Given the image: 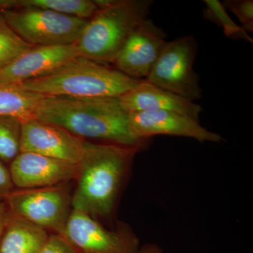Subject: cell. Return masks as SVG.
<instances>
[{
	"instance_id": "obj_17",
	"label": "cell",
	"mask_w": 253,
	"mask_h": 253,
	"mask_svg": "<svg viewBox=\"0 0 253 253\" xmlns=\"http://www.w3.org/2000/svg\"><path fill=\"white\" fill-rule=\"evenodd\" d=\"M20 5L49 9L85 20L92 17L99 10L95 1L91 0H20Z\"/></svg>"
},
{
	"instance_id": "obj_21",
	"label": "cell",
	"mask_w": 253,
	"mask_h": 253,
	"mask_svg": "<svg viewBox=\"0 0 253 253\" xmlns=\"http://www.w3.org/2000/svg\"><path fill=\"white\" fill-rule=\"evenodd\" d=\"M222 4L235 15L241 22V27L246 33H253V0H226Z\"/></svg>"
},
{
	"instance_id": "obj_24",
	"label": "cell",
	"mask_w": 253,
	"mask_h": 253,
	"mask_svg": "<svg viewBox=\"0 0 253 253\" xmlns=\"http://www.w3.org/2000/svg\"><path fill=\"white\" fill-rule=\"evenodd\" d=\"M8 216H9V211L6 208V205L4 202H0V238L2 234Z\"/></svg>"
},
{
	"instance_id": "obj_4",
	"label": "cell",
	"mask_w": 253,
	"mask_h": 253,
	"mask_svg": "<svg viewBox=\"0 0 253 253\" xmlns=\"http://www.w3.org/2000/svg\"><path fill=\"white\" fill-rule=\"evenodd\" d=\"M151 0H111L88 20L76 42L79 56L101 64L114 63L132 31L148 18Z\"/></svg>"
},
{
	"instance_id": "obj_5",
	"label": "cell",
	"mask_w": 253,
	"mask_h": 253,
	"mask_svg": "<svg viewBox=\"0 0 253 253\" xmlns=\"http://www.w3.org/2000/svg\"><path fill=\"white\" fill-rule=\"evenodd\" d=\"M1 14L13 31L33 46L74 44L88 21L33 6L4 10Z\"/></svg>"
},
{
	"instance_id": "obj_6",
	"label": "cell",
	"mask_w": 253,
	"mask_h": 253,
	"mask_svg": "<svg viewBox=\"0 0 253 253\" xmlns=\"http://www.w3.org/2000/svg\"><path fill=\"white\" fill-rule=\"evenodd\" d=\"M9 214L61 234L73 211L72 196L63 184L13 190L4 201Z\"/></svg>"
},
{
	"instance_id": "obj_10",
	"label": "cell",
	"mask_w": 253,
	"mask_h": 253,
	"mask_svg": "<svg viewBox=\"0 0 253 253\" xmlns=\"http://www.w3.org/2000/svg\"><path fill=\"white\" fill-rule=\"evenodd\" d=\"M167 42L162 28L146 18L131 33L113 63L126 76L145 81Z\"/></svg>"
},
{
	"instance_id": "obj_11",
	"label": "cell",
	"mask_w": 253,
	"mask_h": 253,
	"mask_svg": "<svg viewBox=\"0 0 253 253\" xmlns=\"http://www.w3.org/2000/svg\"><path fill=\"white\" fill-rule=\"evenodd\" d=\"M129 130L139 142L156 135L184 136L200 142H219L223 138L208 130L199 121L174 111H158L129 113Z\"/></svg>"
},
{
	"instance_id": "obj_12",
	"label": "cell",
	"mask_w": 253,
	"mask_h": 253,
	"mask_svg": "<svg viewBox=\"0 0 253 253\" xmlns=\"http://www.w3.org/2000/svg\"><path fill=\"white\" fill-rule=\"evenodd\" d=\"M79 165L30 152H20L10 163L9 173L19 189L49 187L76 179Z\"/></svg>"
},
{
	"instance_id": "obj_22",
	"label": "cell",
	"mask_w": 253,
	"mask_h": 253,
	"mask_svg": "<svg viewBox=\"0 0 253 253\" xmlns=\"http://www.w3.org/2000/svg\"><path fill=\"white\" fill-rule=\"evenodd\" d=\"M40 253H79L64 236L51 234Z\"/></svg>"
},
{
	"instance_id": "obj_13",
	"label": "cell",
	"mask_w": 253,
	"mask_h": 253,
	"mask_svg": "<svg viewBox=\"0 0 253 253\" xmlns=\"http://www.w3.org/2000/svg\"><path fill=\"white\" fill-rule=\"evenodd\" d=\"M78 56L76 43L34 46L0 71V83L18 84L44 77Z\"/></svg>"
},
{
	"instance_id": "obj_9",
	"label": "cell",
	"mask_w": 253,
	"mask_h": 253,
	"mask_svg": "<svg viewBox=\"0 0 253 253\" xmlns=\"http://www.w3.org/2000/svg\"><path fill=\"white\" fill-rule=\"evenodd\" d=\"M85 140L61 126L33 118L21 121L20 152H30L79 164Z\"/></svg>"
},
{
	"instance_id": "obj_19",
	"label": "cell",
	"mask_w": 253,
	"mask_h": 253,
	"mask_svg": "<svg viewBox=\"0 0 253 253\" xmlns=\"http://www.w3.org/2000/svg\"><path fill=\"white\" fill-rule=\"evenodd\" d=\"M21 121L11 116H0V161L11 163L20 153Z\"/></svg>"
},
{
	"instance_id": "obj_20",
	"label": "cell",
	"mask_w": 253,
	"mask_h": 253,
	"mask_svg": "<svg viewBox=\"0 0 253 253\" xmlns=\"http://www.w3.org/2000/svg\"><path fill=\"white\" fill-rule=\"evenodd\" d=\"M204 16L206 19L217 23L222 28L227 38L244 40L253 43V39L241 26L236 24L226 12L225 7L218 0H206Z\"/></svg>"
},
{
	"instance_id": "obj_16",
	"label": "cell",
	"mask_w": 253,
	"mask_h": 253,
	"mask_svg": "<svg viewBox=\"0 0 253 253\" xmlns=\"http://www.w3.org/2000/svg\"><path fill=\"white\" fill-rule=\"evenodd\" d=\"M45 96L25 90L17 84L0 83V116H11L21 121L34 118L38 103Z\"/></svg>"
},
{
	"instance_id": "obj_1",
	"label": "cell",
	"mask_w": 253,
	"mask_h": 253,
	"mask_svg": "<svg viewBox=\"0 0 253 253\" xmlns=\"http://www.w3.org/2000/svg\"><path fill=\"white\" fill-rule=\"evenodd\" d=\"M34 118L56 125L81 139L125 146H143L129 130V113L119 97L76 98L46 96L38 103Z\"/></svg>"
},
{
	"instance_id": "obj_18",
	"label": "cell",
	"mask_w": 253,
	"mask_h": 253,
	"mask_svg": "<svg viewBox=\"0 0 253 253\" xmlns=\"http://www.w3.org/2000/svg\"><path fill=\"white\" fill-rule=\"evenodd\" d=\"M33 46L13 31L0 13V71Z\"/></svg>"
},
{
	"instance_id": "obj_14",
	"label": "cell",
	"mask_w": 253,
	"mask_h": 253,
	"mask_svg": "<svg viewBox=\"0 0 253 253\" xmlns=\"http://www.w3.org/2000/svg\"><path fill=\"white\" fill-rule=\"evenodd\" d=\"M119 98L123 107L129 113L174 111L199 121L203 111L200 105L146 81H141Z\"/></svg>"
},
{
	"instance_id": "obj_7",
	"label": "cell",
	"mask_w": 253,
	"mask_h": 253,
	"mask_svg": "<svg viewBox=\"0 0 253 253\" xmlns=\"http://www.w3.org/2000/svg\"><path fill=\"white\" fill-rule=\"evenodd\" d=\"M197 48L191 36L168 42L145 81L193 102L201 99L199 76L194 68Z\"/></svg>"
},
{
	"instance_id": "obj_23",
	"label": "cell",
	"mask_w": 253,
	"mask_h": 253,
	"mask_svg": "<svg viewBox=\"0 0 253 253\" xmlns=\"http://www.w3.org/2000/svg\"><path fill=\"white\" fill-rule=\"evenodd\" d=\"M14 188L9 169L0 161V202H4L6 196L14 190Z\"/></svg>"
},
{
	"instance_id": "obj_25",
	"label": "cell",
	"mask_w": 253,
	"mask_h": 253,
	"mask_svg": "<svg viewBox=\"0 0 253 253\" xmlns=\"http://www.w3.org/2000/svg\"><path fill=\"white\" fill-rule=\"evenodd\" d=\"M20 0H0V13L4 10L19 7Z\"/></svg>"
},
{
	"instance_id": "obj_3",
	"label": "cell",
	"mask_w": 253,
	"mask_h": 253,
	"mask_svg": "<svg viewBox=\"0 0 253 253\" xmlns=\"http://www.w3.org/2000/svg\"><path fill=\"white\" fill-rule=\"evenodd\" d=\"M141 81L108 65L78 56L48 76L17 85L48 96L120 97Z\"/></svg>"
},
{
	"instance_id": "obj_2",
	"label": "cell",
	"mask_w": 253,
	"mask_h": 253,
	"mask_svg": "<svg viewBox=\"0 0 253 253\" xmlns=\"http://www.w3.org/2000/svg\"><path fill=\"white\" fill-rule=\"evenodd\" d=\"M141 146L85 141L83 158L78 164L73 209L95 219L111 215L126 172Z\"/></svg>"
},
{
	"instance_id": "obj_15",
	"label": "cell",
	"mask_w": 253,
	"mask_h": 253,
	"mask_svg": "<svg viewBox=\"0 0 253 253\" xmlns=\"http://www.w3.org/2000/svg\"><path fill=\"white\" fill-rule=\"evenodd\" d=\"M49 235L46 229L9 212L0 238V253H40Z\"/></svg>"
},
{
	"instance_id": "obj_8",
	"label": "cell",
	"mask_w": 253,
	"mask_h": 253,
	"mask_svg": "<svg viewBox=\"0 0 253 253\" xmlns=\"http://www.w3.org/2000/svg\"><path fill=\"white\" fill-rule=\"evenodd\" d=\"M61 235L79 253H139L140 250L137 236L126 224L109 230L77 210L73 209Z\"/></svg>"
},
{
	"instance_id": "obj_26",
	"label": "cell",
	"mask_w": 253,
	"mask_h": 253,
	"mask_svg": "<svg viewBox=\"0 0 253 253\" xmlns=\"http://www.w3.org/2000/svg\"><path fill=\"white\" fill-rule=\"evenodd\" d=\"M139 253H162V251L157 245L146 244L141 248Z\"/></svg>"
}]
</instances>
